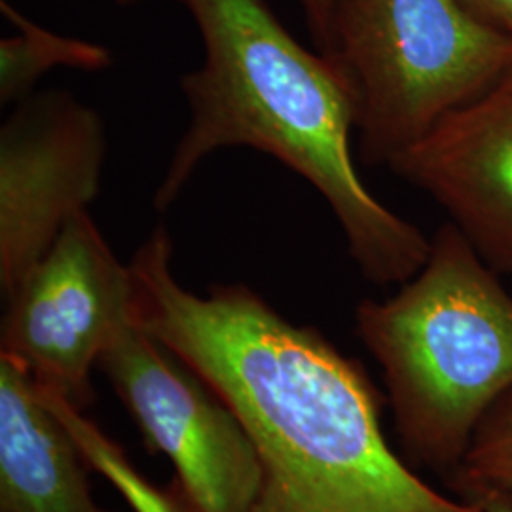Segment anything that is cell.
Listing matches in <instances>:
<instances>
[{
    "instance_id": "cell-6",
    "label": "cell",
    "mask_w": 512,
    "mask_h": 512,
    "mask_svg": "<svg viewBox=\"0 0 512 512\" xmlns=\"http://www.w3.org/2000/svg\"><path fill=\"white\" fill-rule=\"evenodd\" d=\"M150 450L175 469L184 512H251L262 467L238 414L139 325L99 361Z\"/></svg>"
},
{
    "instance_id": "cell-3",
    "label": "cell",
    "mask_w": 512,
    "mask_h": 512,
    "mask_svg": "<svg viewBox=\"0 0 512 512\" xmlns=\"http://www.w3.org/2000/svg\"><path fill=\"white\" fill-rule=\"evenodd\" d=\"M501 277L446 220L418 274L355 310L404 454L440 475L458 471L478 423L512 387V293Z\"/></svg>"
},
{
    "instance_id": "cell-15",
    "label": "cell",
    "mask_w": 512,
    "mask_h": 512,
    "mask_svg": "<svg viewBox=\"0 0 512 512\" xmlns=\"http://www.w3.org/2000/svg\"><path fill=\"white\" fill-rule=\"evenodd\" d=\"M461 497L473 499L484 512H512V488L488 486V488H478L475 492H469Z\"/></svg>"
},
{
    "instance_id": "cell-10",
    "label": "cell",
    "mask_w": 512,
    "mask_h": 512,
    "mask_svg": "<svg viewBox=\"0 0 512 512\" xmlns=\"http://www.w3.org/2000/svg\"><path fill=\"white\" fill-rule=\"evenodd\" d=\"M0 12L16 27L14 37L0 40V103L18 105L35 93L42 76L55 69L84 73L107 71L112 54L103 44L65 37L42 27L8 2L0 0Z\"/></svg>"
},
{
    "instance_id": "cell-13",
    "label": "cell",
    "mask_w": 512,
    "mask_h": 512,
    "mask_svg": "<svg viewBox=\"0 0 512 512\" xmlns=\"http://www.w3.org/2000/svg\"><path fill=\"white\" fill-rule=\"evenodd\" d=\"M317 46V52L327 54L332 38V29L340 10L348 0H296Z\"/></svg>"
},
{
    "instance_id": "cell-9",
    "label": "cell",
    "mask_w": 512,
    "mask_h": 512,
    "mask_svg": "<svg viewBox=\"0 0 512 512\" xmlns=\"http://www.w3.org/2000/svg\"><path fill=\"white\" fill-rule=\"evenodd\" d=\"M90 469L35 380L0 357V512H109Z\"/></svg>"
},
{
    "instance_id": "cell-16",
    "label": "cell",
    "mask_w": 512,
    "mask_h": 512,
    "mask_svg": "<svg viewBox=\"0 0 512 512\" xmlns=\"http://www.w3.org/2000/svg\"><path fill=\"white\" fill-rule=\"evenodd\" d=\"M110 2H114V4H118V6L128 8V6H137V4H141V2H145V0H110Z\"/></svg>"
},
{
    "instance_id": "cell-7",
    "label": "cell",
    "mask_w": 512,
    "mask_h": 512,
    "mask_svg": "<svg viewBox=\"0 0 512 512\" xmlns=\"http://www.w3.org/2000/svg\"><path fill=\"white\" fill-rule=\"evenodd\" d=\"M103 118L73 93H33L0 128V285L12 293L101 192Z\"/></svg>"
},
{
    "instance_id": "cell-14",
    "label": "cell",
    "mask_w": 512,
    "mask_h": 512,
    "mask_svg": "<svg viewBox=\"0 0 512 512\" xmlns=\"http://www.w3.org/2000/svg\"><path fill=\"white\" fill-rule=\"evenodd\" d=\"M480 23L512 37V0H458Z\"/></svg>"
},
{
    "instance_id": "cell-12",
    "label": "cell",
    "mask_w": 512,
    "mask_h": 512,
    "mask_svg": "<svg viewBox=\"0 0 512 512\" xmlns=\"http://www.w3.org/2000/svg\"><path fill=\"white\" fill-rule=\"evenodd\" d=\"M450 484L458 495L488 486L512 488V387L478 423Z\"/></svg>"
},
{
    "instance_id": "cell-1",
    "label": "cell",
    "mask_w": 512,
    "mask_h": 512,
    "mask_svg": "<svg viewBox=\"0 0 512 512\" xmlns=\"http://www.w3.org/2000/svg\"><path fill=\"white\" fill-rule=\"evenodd\" d=\"M129 266L137 325L192 368L255 442L262 480L251 512H484L440 494L393 452L365 366L319 330L294 325L243 283L188 291L165 226Z\"/></svg>"
},
{
    "instance_id": "cell-4",
    "label": "cell",
    "mask_w": 512,
    "mask_h": 512,
    "mask_svg": "<svg viewBox=\"0 0 512 512\" xmlns=\"http://www.w3.org/2000/svg\"><path fill=\"white\" fill-rule=\"evenodd\" d=\"M327 57L348 80L359 158L389 165L512 69V37L458 0H348Z\"/></svg>"
},
{
    "instance_id": "cell-2",
    "label": "cell",
    "mask_w": 512,
    "mask_h": 512,
    "mask_svg": "<svg viewBox=\"0 0 512 512\" xmlns=\"http://www.w3.org/2000/svg\"><path fill=\"white\" fill-rule=\"evenodd\" d=\"M177 2L200 31L203 61L181 78L190 120L154 207L177 202L215 152L253 148L321 194L366 281L403 285L418 274L431 238L363 183L351 148L355 101L334 61L302 46L264 0Z\"/></svg>"
},
{
    "instance_id": "cell-11",
    "label": "cell",
    "mask_w": 512,
    "mask_h": 512,
    "mask_svg": "<svg viewBox=\"0 0 512 512\" xmlns=\"http://www.w3.org/2000/svg\"><path fill=\"white\" fill-rule=\"evenodd\" d=\"M40 391L48 406L54 410L55 416L63 421V425L71 433L88 465L109 480L112 488L120 492L133 511L184 512L177 494L171 488L162 490L154 486L148 478L141 475L124 454V450L114 440H110L95 423L84 418L82 410H76L73 404L63 401L50 391H44L42 387Z\"/></svg>"
},
{
    "instance_id": "cell-8",
    "label": "cell",
    "mask_w": 512,
    "mask_h": 512,
    "mask_svg": "<svg viewBox=\"0 0 512 512\" xmlns=\"http://www.w3.org/2000/svg\"><path fill=\"white\" fill-rule=\"evenodd\" d=\"M427 194L499 275H512V69L387 165Z\"/></svg>"
},
{
    "instance_id": "cell-5",
    "label": "cell",
    "mask_w": 512,
    "mask_h": 512,
    "mask_svg": "<svg viewBox=\"0 0 512 512\" xmlns=\"http://www.w3.org/2000/svg\"><path fill=\"white\" fill-rule=\"evenodd\" d=\"M6 298L0 357L84 412L93 401V368L137 325L131 266L82 211Z\"/></svg>"
}]
</instances>
